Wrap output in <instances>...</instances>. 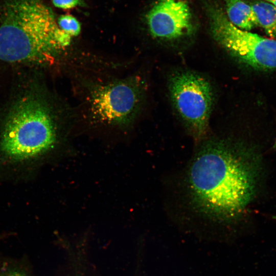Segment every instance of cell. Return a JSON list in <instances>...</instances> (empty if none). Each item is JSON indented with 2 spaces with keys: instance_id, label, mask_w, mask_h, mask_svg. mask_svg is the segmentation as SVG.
<instances>
[{
  "instance_id": "cell-1",
  "label": "cell",
  "mask_w": 276,
  "mask_h": 276,
  "mask_svg": "<svg viewBox=\"0 0 276 276\" xmlns=\"http://www.w3.org/2000/svg\"><path fill=\"white\" fill-rule=\"evenodd\" d=\"M193 205L214 220L238 219L255 194L257 167L253 154L244 145L216 140L203 145L187 173Z\"/></svg>"
},
{
  "instance_id": "cell-2",
  "label": "cell",
  "mask_w": 276,
  "mask_h": 276,
  "mask_svg": "<svg viewBox=\"0 0 276 276\" xmlns=\"http://www.w3.org/2000/svg\"><path fill=\"white\" fill-rule=\"evenodd\" d=\"M1 14L2 61L44 62L69 37L59 28L52 9L42 0H5Z\"/></svg>"
},
{
  "instance_id": "cell-3",
  "label": "cell",
  "mask_w": 276,
  "mask_h": 276,
  "mask_svg": "<svg viewBox=\"0 0 276 276\" xmlns=\"http://www.w3.org/2000/svg\"><path fill=\"white\" fill-rule=\"evenodd\" d=\"M49 106L35 98L14 106L0 131V161L9 166L32 165L56 145L58 128Z\"/></svg>"
},
{
  "instance_id": "cell-4",
  "label": "cell",
  "mask_w": 276,
  "mask_h": 276,
  "mask_svg": "<svg viewBox=\"0 0 276 276\" xmlns=\"http://www.w3.org/2000/svg\"><path fill=\"white\" fill-rule=\"evenodd\" d=\"M88 88L84 105L86 112L93 121L125 126L130 124L139 112L143 91L136 77L96 82Z\"/></svg>"
},
{
  "instance_id": "cell-5",
  "label": "cell",
  "mask_w": 276,
  "mask_h": 276,
  "mask_svg": "<svg viewBox=\"0 0 276 276\" xmlns=\"http://www.w3.org/2000/svg\"><path fill=\"white\" fill-rule=\"evenodd\" d=\"M213 37L232 55L257 69L276 70V40L241 30L215 5L207 8Z\"/></svg>"
},
{
  "instance_id": "cell-6",
  "label": "cell",
  "mask_w": 276,
  "mask_h": 276,
  "mask_svg": "<svg viewBox=\"0 0 276 276\" xmlns=\"http://www.w3.org/2000/svg\"><path fill=\"white\" fill-rule=\"evenodd\" d=\"M173 104L194 138L202 139L208 130L213 91L204 78L190 72L173 76L170 83Z\"/></svg>"
},
{
  "instance_id": "cell-7",
  "label": "cell",
  "mask_w": 276,
  "mask_h": 276,
  "mask_svg": "<svg viewBox=\"0 0 276 276\" xmlns=\"http://www.w3.org/2000/svg\"><path fill=\"white\" fill-rule=\"evenodd\" d=\"M152 36L162 39H176L193 30L192 14L186 0H158L146 15Z\"/></svg>"
},
{
  "instance_id": "cell-8",
  "label": "cell",
  "mask_w": 276,
  "mask_h": 276,
  "mask_svg": "<svg viewBox=\"0 0 276 276\" xmlns=\"http://www.w3.org/2000/svg\"><path fill=\"white\" fill-rule=\"evenodd\" d=\"M226 16L236 27L249 31L258 26L254 12L250 5L242 0H225Z\"/></svg>"
},
{
  "instance_id": "cell-9",
  "label": "cell",
  "mask_w": 276,
  "mask_h": 276,
  "mask_svg": "<svg viewBox=\"0 0 276 276\" xmlns=\"http://www.w3.org/2000/svg\"><path fill=\"white\" fill-rule=\"evenodd\" d=\"M257 25L270 37L276 39V7L268 2L257 1L250 4Z\"/></svg>"
},
{
  "instance_id": "cell-10",
  "label": "cell",
  "mask_w": 276,
  "mask_h": 276,
  "mask_svg": "<svg viewBox=\"0 0 276 276\" xmlns=\"http://www.w3.org/2000/svg\"><path fill=\"white\" fill-rule=\"evenodd\" d=\"M59 28L68 35H77L80 31V25L73 16L65 14L59 17L57 20Z\"/></svg>"
},
{
  "instance_id": "cell-11",
  "label": "cell",
  "mask_w": 276,
  "mask_h": 276,
  "mask_svg": "<svg viewBox=\"0 0 276 276\" xmlns=\"http://www.w3.org/2000/svg\"><path fill=\"white\" fill-rule=\"evenodd\" d=\"M52 3L58 8L70 9L79 5L81 0H52Z\"/></svg>"
},
{
  "instance_id": "cell-12",
  "label": "cell",
  "mask_w": 276,
  "mask_h": 276,
  "mask_svg": "<svg viewBox=\"0 0 276 276\" xmlns=\"http://www.w3.org/2000/svg\"><path fill=\"white\" fill-rule=\"evenodd\" d=\"M6 276H29L25 272L15 268L5 269Z\"/></svg>"
},
{
  "instance_id": "cell-13",
  "label": "cell",
  "mask_w": 276,
  "mask_h": 276,
  "mask_svg": "<svg viewBox=\"0 0 276 276\" xmlns=\"http://www.w3.org/2000/svg\"><path fill=\"white\" fill-rule=\"evenodd\" d=\"M266 2H269L271 4L276 7V0H264Z\"/></svg>"
},
{
  "instance_id": "cell-14",
  "label": "cell",
  "mask_w": 276,
  "mask_h": 276,
  "mask_svg": "<svg viewBox=\"0 0 276 276\" xmlns=\"http://www.w3.org/2000/svg\"><path fill=\"white\" fill-rule=\"evenodd\" d=\"M0 276H6L5 269H0Z\"/></svg>"
},
{
  "instance_id": "cell-15",
  "label": "cell",
  "mask_w": 276,
  "mask_h": 276,
  "mask_svg": "<svg viewBox=\"0 0 276 276\" xmlns=\"http://www.w3.org/2000/svg\"><path fill=\"white\" fill-rule=\"evenodd\" d=\"M274 147L276 148V140H275V143H274Z\"/></svg>"
},
{
  "instance_id": "cell-16",
  "label": "cell",
  "mask_w": 276,
  "mask_h": 276,
  "mask_svg": "<svg viewBox=\"0 0 276 276\" xmlns=\"http://www.w3.org/2000/svg\"><path fill=\"white\" fill-rule=\"evenodd\" d=\"M1 239V237H0V239Z\"/></svg>"
}]
</instances>
